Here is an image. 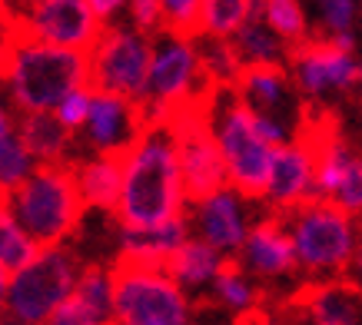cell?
<instances>
[{"label": "cell", "instance_id": "obj_47", "mask_svg": "<svg viewBox=\"0 0 362 325\" xmlns=\"http://www.w3.org/2000/svg\"><path fill=\"white\" fill-rule=\"evenodd\" d=\"M359 13H362V0H359Z\"/></svg>", "mask_w": 362, "mask_h": 325}, {"label": "cell", "instance_id": "obj_14", "mask_svg": "<svg viewBox=\"0 0 362 325\" xmlns=\"http://www.w3.org/2000/svg\"><path fill=\"white\" fill-rule=\"evenodd\" d=\"M150 126V113L140 100L93 90V107H90L87 126L80 130L77 143L83 153H113L123 156L133 143L140 140Z\"/></svg>", "mask_w": 362, "mask_h": 325}, {"label": "cell", "instance_id": "obj_10", "mask_svg": "<svg viewBox=\"0 0 362 325\" xmlns=\"http://www.w3.org/2000/svg\"><path fill=\"white\" fill-rule=\"evenodd\" d=\"M306 113L299 119V130L313 140L316 150V196L362 219V153L352 146L349 136H342L332 117L322 113L309 119Z\"/></svg>", "mask_w": 362, "mask_h": 325}, {"label": "cell", "instance_id": "obj_29", "mask_svg": "<svg viewBox=\"0 0 362 325\" xmlns=\"http://www.w3.org/2000/svg\"><path fill=\"white\" fill-rule=\"evenodd\" d=\"M199 57H203V70H206L213 87H233L236 76L243 73V60L236 54L233 40L226 37H197Z\"/></svg>", "mask_w": 362, "mask_h": 325}, {"label": "cell", "instance_id": "obj_1", "mask_svg": "<svg viewBox=\"0 0 362 325\" xmlns=\"http://www.w3.org/2000/svg\"><path fill=\"white\" fill-rule=\"evenodd\" d=\"M187 213L176 130L170 119H150L146 133L123 153V193L113 219L123 229H156Z\"/></svg>", "mask_w": 362, "mask_h": 325}, {"label": "cell", "instance_id": "obj_41", "mask_svg": "<svg viewBox=\"0 0 362 325\" xmlns=\"http://www.w3.org/2000/svg\"><path fill=\"white\" fill-rule=\"evenodd\" d=\"M0 325H27V322H17V319H11V315H4V319H0Z\"/></svg>", "mask_w": 362, "mask_h": 325}, {"label": "cell", "instance_id": "obj_45", "mask_svg": "<svg viewBox=\"0 0 362 325\" xmlns=\"http://www.w3.org/2000/svg\"><path fill=\"white\" fill-rule=\"evenodd\" d=\"M0 97H4V73H0Z\"/></svg>", "mask_w": 362, "mask_h": 325}, {"label": "cell", "instance_id": "obj_36", "mask_svg": "<svg viewBox=\"0 0 362 325\" xmlns=\"http://www.w3.org/2000/svg\"><path fill=\"white\" fill-rule=\"evenodd\" d=\"M17 136V110L7 103V97H0V150Z\"/></svg>", "mask_w": 362, "mask_h": 325}, {"label": "cell", "instance_id": "obj_40", "mask_svg": "<svg viewBox=\"0 0 362 325\" xmlns=\"http://www.w3.org/2000/svg\"><path fill=\"white\" fill-rule=\"evenodd\" d=\"M4 4H7V13H21L27 7H33V4H40V0H4Z\"/></svg>", "mask_w": 362, "mask_h": 325}, {"label": "cell", "instance_id": "obj_44", "mask_svg": "<svg viewBox=\"0 0 362 325\" xmlns=\"http://www.w3.org/2000/svg\"><path fill=\"white\" fill-rule=\"evenodd\" d=\"M189 325H216V322H189ZM226 325H233V322H226Z\"/></svg>", "mask_w": 362, "mask_h": 325}, {"label": "cell", "instance_id": "obj_5", "mask_svg": "<svg viewBox=\"0 0 362 325\" xmlns=\"http://www.w3.org/2000/svg\"><path fill=\"white\" fill-rule=\"evenodd\" d=\"M209 126L220 143V153L226 160L230 186H236L243 196H250L252 203L263 199L266 179L273 170V156L279 146L269 143L256 133L252 110L236 97L233 87H216L209 100Z\"/></svg>", "mask_w": 362, "mask_h": 325}, {"label": "cell", "instance_id": "obj_27", "mask_svg": "<svg viewBox=\"0 0 362 325\" xmlns=\"http://www.w3.org/2000/svg\"><path fill=\"white\" fill-rule=\"evenodd\" d=\"M259 20L273 33H279L289 47H299V44H306L309 37H316L303 0H263Z\"/></svg>", "mask_w": 362, "mask_h": 325}, {"label": "cell", "instance_id": "obj_9", "mask_svg": "<svg viewBox=\"0 0 362 325\" xmlns=\"http://www.w3.org/2000/svg\"><path fill=\"white\" fill-rule=\"evenodd\" d=\"M289 76L296 83L303 103H332L349 97L359 87L362 60L356 57V33L342 37H309L306 44L293 47L289 54Z\"/></svg>", "mask_w": 362, "mask_h": 325}, {"label": "cell", "instance_id": "obj_32", "mask_svg": "<svg viewBox=\"0 0 362 325\" xmlns=\"http://www.w3.org/2000/svg\"><path fill=\"white\" fill-rule=\"evenodd\" d=\"M160 7H163L166 30L187 33V37H197V33H199L203 0H160Z\"/></svg>", "mask_w": 362, "mask_h": 325}, {"label": "cell", "instance_id": "obj_12", "mask_svg": "<svg viewBox=\"0 0 362 325\" xmlns=\"http://www.w3.org/2000/svg\"><path fill=\"white\" fill-rule=\"evenodd\" d=\"M209 100H213V93H209ZM209 100H203L199 107H189L180 117L170 119L176 130L180 166H183V183H187L189 203H197V199L216 193L220 186L230 183L226 160H223L220 143H216L213 126H209Z\"/></svg>", "mask_w": 362, "mask_h": 325}, {"label": "cell", "instance_id": "obj_25", "mask_svg": "<svg viewBox=\"0 0 362 325\" xmlns=\"http://www.w3.org/2000/svg\"><path fill=\"white\" fill-rule=\"evenodd\" d=\"M236 54H240L243 66H286L293 47L286 44L279 33H273L263 20H250L246 27L230 37Z\"/></svg>", "mask_w": 362, "mask_h": 325}, {"label": "cell", "instance_id": "obj_42", "mask_svg": "<svg viewBox=\"0 0 362 325\" xmlns=\"http://www.w3.org/2000/svg\"><path fill=\"white\" fill-rule=\"evenodd\" d=\"M4 17H7V4L0 0V20H4Z\"/></svg>", "mask_w": 362, "mask_h": 325}, {"label": "cell", "instance_id": "obj_28", "mask_svg": "<svg viewBox=\"0 0 362 325\" xmlns=\"http://www.w3.org/2000/svg\"><path fill=\"white\" fill-rule=\"evenodd\" d=\"M74 295H77L87 309H93L100 319L113 322V319H117V315H113V262H90L87 259Z\"/></svg>", "mask_w": 362, "mask_h": 325}, {"label": "cell", "instance_id": "obj_35", "mask_svg": "<svg viewBox=\"0 0 362 325\" xmlns=\"http://www.w3.org/2000/svg\"><path fill=\"white\" fill-rule=\"evenodd\" d=\"M47 325H110V322H107V319H100L93 309H87L77 295H70V299H66V302L60 305L50 319H47Z\"/></svg>", "mask_w": 362, "mask_h": 325}, {"label": "cell", "instance_id": "obj_16", "mask_svg": "<svg viewBox=\"0 0 362 325\" xmlns=\"http://www.w3.org/2000/svg\"><path fill=\"white\" fill-rule=\"evenodd\" d=\"M316 199V150L303 130H296V140L279 146L273 156V170L266 179L259 206L266 213H293L296 206Z\"/></svg>", "mask_w": 362, "mask_h": 325}, {"label": "cell", "instance_id": "obj_19", "mask_svg": "<svg viewBox=\"0 0 362 325\" xmlns=\"http://www.w3.org/2000/svg\"><path fill=\"white\" fill-rule=\"evenodd\" d=\"M289 299L306 315V325H362V292L346 276L303 282Z\"/></svg>", "mask_w": 362, "mask_h": 325}, {"label": "cell", "instance_id": "obj_34", "mask_svg": "<svg viewBox=\"0 0 362 325\" xmlns=\"http://www.w3.org/2000/svg\"><path fill=\"white\" fill-rule=\"evenodd\" d=\"M127 23H130L133 30L140 33H156L166 30V20H163V7H160V0H127Z\"/></svg>", "mask_w": 362, "mask_h": 325}, {"label": "cell", "instance_id": "obj_21", "mask_svg": "<svg viewBox=\"0 0 362 325\" xmlns=\"http://www.w3.org/2000/svg\"><path fill=\"white\" fill-rule=\"evenodd\" d=\"M193 236L189 226V213L187 216H176L170 223L156 229H123L117 236V259L127 262H146V266H166L187 239Z\"/></svg>", "mask_w": 362, "mask_h": 325}, {"label": "cell", "instance_id": "obj_24", "mask_svg": "<svg viewBox=\"0 0 362 325\" xmlns=\"http://www.w3.org/2000/svg\"><path fill=\"white\" fill-rule=\"evenodd\" d=\"M226 259H230V256H223L220 249H213V246L203 242L199 236H189L187 242L170 256L166 272H170L189 295H199V292H209V285L220 276Z\"/></svg>", "mask_w": 362, "mask_h": 325}, {"label": "cell", "instance_id": "obj_17", "mask_svg": "<svg viewBox=\"0 0 362 325\" xmlns=\"http://www.w3.org/2000/svg\"><path fill=\"white\" fill-rule=\"evenodd\" d=\"M233 259L263 285H283L286 279H299L296 246H293V236H289L286 219L279 213L263 209V216L252 223L250 236Z\"/></svg>", "mask_w": 362, "mask_h": 325}, {"label": "cell", "instance_id": "obj_20", "mask_svg": "<svg viewBox=\"0 0 362 325\" xmlns=\"http://www.w3.org/2000/svg\"><path fill=\"white\" fill-rule=\"evenodd\" d=\"M77 176L80 196L87 209H97L103 216H117L123 193V156L113 153H80L70 160Z\"/></svg>", "mask_w": 362, "mask_h": 325}, {"label": "cell", "instance_id": "obj_7", "mask_svg": "<svg viewBox=\"0 0 362 325\" xmlns=\"http://www.w3.org/2000/svg\"><path fill=\"white\" fill-rule=\"evenodd\" d=\"M113 315L127 325H189L197 302L166 266L113 259Z\"/></svg>", "mask_w": 362, "mask_h": 325}, {"label": "cell", "instance_id": "obj_26", "mask_svg": "<svg viewBox=\"0 0 362 325\" xmlns=\"http://www.w3.org/2000/svg\"><path fill=\"white\" fill-rule=\"evenodd\" d=\"M263 0H203V17H199L197 37H226L246 27L250 20H259Z\"/></svg>", "mask_w": 362, "mask_h": 325}, {"label": "cell", "instance_id": "obj_15", "mask_svg": "<svg viewBox=\"0 0 362 325\" xmlns=\"http://www.w3.org/2000/svg\"><path fill=\"white\" fill-rule=\"evenodd\" d=\"M252 203L250 196H243L236 186H220L216 193L203 196L197 203H189V226H193V236H199L203 242H209L213 249H220L223 256H236L240 246L250 236L252 223Z\"/></svg>", "mask_w": 362, "mask_h": 325}, {"label": "cell", "instance_id": "obj_30", "mask_svg": "<svg viewBox=\"0 0 362 325\" xmlns=\"http://www.w3.org/2000/svg\"><path fill=\"white\" fill-rule=\"evenodd\" d=\"M37 166H40L37 156L27 150V143H23L21 133H17V136L0 150V193L11 196L13 189H17V186H21L33 170H37Z\"/></svg>", "mask_w": 362, "mask_h": 325}, {"label": "cell", "instance_id": "obj_4", "mask_svg": "<svg viewBox=\"0 0 362 325\" xmlns=\"http://www.w3.org/2000/svg\"><path fill=\"white\" fill-rule=\"evenodd\" d=\"M11 209L40 249L70 242L87 216L70 162H40L11 193Z\"/></svg>", "mask_w": 362, "mask_h": 325}, {"label": "cell", "instance_id": "obj_23", "mask_svg": "<svg viewBox=\"0 0 362 325\" xmlns=\"http://www.w3.org/2000/svg\"><path fill=\"white\" fill-rule=\"evenodd\" d=\"M17 133L37 162H70L77 156V133H70L57 113H17Z\"/></svg>", "mask_w": 362, "mask_h": 325}, {"label": "cell", "instance_id": "obj_33", "mask_svg": "<svg viewBox=\"0 0 362 325\" xmlns=\"http://www.w3.org/2000/svg\"><path fill=\"white\" fill-rule=\"evenodd\" d=\"M90 107H93V87H77L74 93H66L64 100H60V107L54 110L57 117H60V123H64L70 133H77L87 126V117H90Z\"/></svg>", "mask_w": 362, "mask_h": 325}, {"label": "cell", "instance_id": "obj_2", "mask_svg": "<svg viewBox=\"0 0 362 325\" xmlns=\"http://www.w3.org/2000/svg\"><path fill=\"white\" fill-rule=\"evenodd\" d=\"M87 83L90 57L83 50L40 44L17 33L4 60V97L17 113H54L66 93Z\"/></svg>", "mask_w": 362, "mask_h": 325}, {"label": "cell", "instance_id": "obj_22", "mask_svg": "<svg viewBox=\"0 0 362 325\" xmlns=\"http://www.w3.org/2000/svg\"><path fill=\"white\" fill-rule=\"evenodd\" d=\"M266 295L269 292H266L263 282L256 279V276H250L236 259H226L220 276L209 285V305H216L230 322L256 312V309H263Z\"/></svg>", "mask_w": 362, "mask_h": 325}, {"label": "cell", "instance_id": "obj_46", "mask_svg": "<svg viewBox=\"0 0 362 325\" xmlns=\"http://www.w3.org/2000/svg\"><path fill=\"white\" fill-rule=\"evenodd\" d=\"M110 325H127V322H120V319H113V322Z\"/></svg>", "mask_w": 362, "mask_h": 325}, {"label": "cell", "instance_id": "obj_6", "mask_svg": "<svg viewBox=\"0 0 362 325\" xmlns=\"http://www.w3.org/2000/svg\"><path fill=\"white\" fill-rule=\"evenodd\" d=\"M213 83L203 70L199 40L187 33L163 30L153 37V64L143 93V107L150 119H173L183 110L209 100Z\"/></svg>", "mask_w": 362, "mask_h": 325}, {"label": "cell", "instance_id": "obj_8", "mask_svg": "<svg viewBox=\"0 0 362 325\" xmlns=\"http://www.w3.org/2000/svg\"><path fill=\"white\" fill-rule=\"evenodd\" d=\"M87 259L70 242L44 246L23 269L11 272L7 315L27 325H47V319L74 295Z\"/></svg>", "mask_w": 362, "mask_h": 325}, {"label": "cell", "instance_id": "obj_11", "mask_svg": "<svg viewBox=\"0 0 362 325\" xmlns=\"http://www.w3.org/2000/svg\"><path fill=\"white\" fill-rule=\"evenodd\" d=\"M90 87L140 100L146 93L150 64H153V37L133 30L130 23H107L100 40L90 50Z\"/></svg>", "mask_w": 362, "mask_h": 325}, {"label": "cell", "instance_id": "obj_31", "mask_svg": "<svg viewBox=\"0 0 362 325\" xmlns=\"http://www.w3.org/2000/svg\"><path fill=\"white\" fill-rule=\"evenodd\" d=\"M316 7V23L322 37H342V33H356L359 23V0H313Z\"/></svg>", "mask_w": 362, "mask_h": 325}, {"label": "cell", "instance_id": "obj_3", "mask_svg": "<svg viewBox=\"0 0 362 325\" xmlns=\"http://www.w3.org/2000/svg\"><path fill=\"white\" fill-rule=\"evenodd\" d=\"M286 229L296 246V262L303 282L339 279L346 276L359 249V219L329 199H309L286 213Z\"/></svg>", "mask_w": 362, "mask_h": 325}, {"label": "cell", "instance_id": "obj_37", "mask_svg": "<svg viewBox=\"0 0 362 325\" xmlns=\"http://www.w3.org/2000/svg\"><path fill=\"white\" fill-rule=\"evenodd\" d=\"M87 4L103 23H117L127 11V0H87Z\"/></svg>", "mask_w": 362, "mask_h": 325}, {"label": "cell", "instance_id": "obj_13", "mask_svg": "<svg viewBox=\"0 0 362 325\" xmlns=\"http://www.w3.org/2000/svg\"><path fill=\"white\" fill-rule=\"evenodd\" d=\"M21 37L40 40V44L66 47L90 54L107 23L90 11L87 0H40L21 13H11Z\"/></svg>", "mask_w": 362, "mask_h": 325}, {"label": "cell", "instance_id": "obj_43", "mask_svg": "<svg viewBox=\"0 0 362 325\" xmlns=\"http://www.w3.org/2000/svg\"><path fill=\"white\" fill-rule=\"evenodd\" d=\"M356 93H359V97H362V70H359V87H356Z\"/></svg>", "mask_w": 362, "mask_h": 325}, {"label": "cell", "instance_id": "obj_39", "mask_svg": "<svg viewBox=\"0 0 362 325\" xmlns=\"http://www.w3.org/2000/svg\"><path fill=\"white\" fill-rule=\"evenodd\" d=\"M7 292H11V272L0 266V319L7 315Z\"/></svg>", "mask_w": 362, "mask_h": 325}, {"label": "cell", "instance_id": "obj_38", "mask_svg": "<svg viewBox=\"0 0 362 325\" xmlns=\"http://www.w3.org/2000/svg\"><path fill=\"white\" fill-rule=\"evenodd\" d=\"M346 279H349L352 285L362 292V236H359V249H356V259H352L349 272H346Z\"/></svg>", "mask_w": 362, "mask_h": 325}, {"label": "cell", "instance_id": "obj_18", "mask_svg": "<svg viewBox=\"0 0 362 325\" xmlns=\"http://www.w3.org/2000/svg\"><path fill=\"white\" fill-rule=\"evenodd\" d=\"M233 90L252 113H276L296 123L306 113V103L289 76V66H243Z\"/></svg>", "mask_w": 362, "mask_h": 325}]
</instances>
